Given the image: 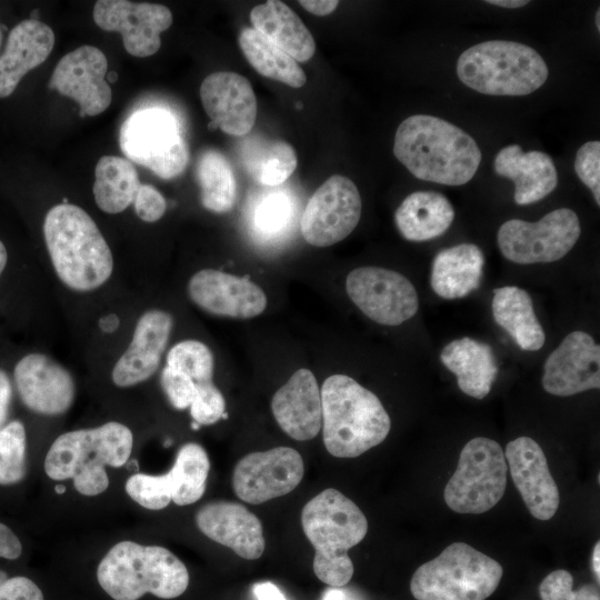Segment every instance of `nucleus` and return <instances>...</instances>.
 <instances>
[{
  "label": "nucleus",
  "mask_w": 600,
  "mask_h": 600,
  "mask_svg": "<svg viewBox=\"0 0 600 600\" xmlns=\"http://www.w3.org/2000/svg\"><path fill=\"white\" fill-rule=\"evenodd\" d=\"M393 153L416 178L446 186L466 184L481 162L471 136L429 114H414L399 124Z\"/></svg>",
  "instance_id": "1"
},
{
  "label": "nucleus",
  "mask_w": 600,
  "mask_h": 600,
  "mask_svg": "<svg viewBox=\"0 0 600 600\" xmlns=\"http://www.w3.org/2000/svg\"><path fill=\"white\" fill-rule=\"evenodd\" d=\"M43 234L56 273L70 289L94 290L110 278L111 250L93 219L80 207H52L44 218Z\"/></svg>",
  "instance_id": "2"
},
{
  "label": "nucleus",
  "mask_w": 600,
  "mask_h": 600,
  "mask_svg": "<svg viewBox=\"0 0 600 600\" xmlns=\"http://www.w3.org/2000/svg\"><path fill=\"white\" fill-rule=\"evenodd\" d=\"M320 394L323 443L333 457H359L389 434L391 420L381 401L354 379L330 376Z\"/></svg>",
  "instance_id": "3"
},
{
  "label": "nucleus",
  "mask_w": 600,
  "mask_h": 600,
  "mask_svg": "<svg viewBox=\"0 0 600 600\" xmlns=\"http://www.w3.org/2000/svg\"><path fill=\"white\" fill-rule=\"evenodd\" d=\"M301 526L314 548L317 578L330 587L346 586L353 576L348 550L368 532L363 512L339 490L327 488L306 503Z\"/></svg>",
  "instance_id": "4"
},
{
  "label": "nucleus",
  "mask_w": 600,
  "mask_h": 600,
  "mask_svg": "<svg viewBox=\"0 0 600 600\" xmlns=\"http://www.w3.org/2000/svg\"><path fill=\"white\" fill-rule=\"evenodd\" d=\"M133 446L131 430L116 421L59 436L47 452L44 471L52 480L72 479L74 489L88 497L109 486L106 466L120 468L129 460Z\"/></svg>",
  "instance_id": "5"
},
{
  "label": "nucleus",
  "mask_w": 600,
  "mask_h": 600,
  "mask_svg": "<svg viewBox=\"0 0 600 600\" xmlns=\"http://www.w3.org/2000/svg\"><path fill=\"white\" fill-rule=\"evenodd\" d=\"M97 579L114 600H138L146 593L173 599L187 590L189 572L184 563L163 547L121 541L101 559Z\"/></svg>",
  "instance_id": "6"
},
{
  "label": "nucleus",
  "mask_w": 600,
  "mask_h": 600,
  "mask_svg": "<svg viewBox=\"0 0 600 600\" xmlns=\"http://www.w3.org/2000/svg\"><path fill=\"white\" fill-rule=\"evenodd\" d=\"M457 74L467 87L490 96H526L548 79L542 57L531 47L509 40H489L463 51Z\"/></svg>",
  "instance_id": "7"
},
{
  "label": "nucleus",
  "mask_w": 600,
  "mask_h": 600,
  "mask_svg": "<svg viewBox=\"0 0 600 600\" xmlns=\"http://www.w3.org/2000/svg\"><path fill=\"white\" fill-rule=\"evenodd\" d=\"M502 574L498 561L458 541L414 571L410 591L417 600H486Z\"/></svg>",
  "instance_id": "8"
},
{
  "label": "nucleus",
  "mask_w": 600,
  "mask_h": 600,
  "mask_svg": "<svg viewBox=\"0 0 600 600\" xmlns=\"http://www.w3.org/2000/svg\"><path fill=\"white\" fill-rule=\"evenodd\" d=\"M119 146L129 161L148 168L161 179L180 176L189 162L179 123L163 108H144L131 113L120 128Z\"/></svg>",
  "instance_id": "9"
},
{
  "label": "nucleus",
  "mask_w": 600,
  "mask_h": 600,
  "mask_svg": "<svg viewBox=\"0 0 600 600\" xmlns=\"http://www.w3.org/2000/svg\"><path fill=\"white\" fill-rule=\"evenodd\" d=\"M507 461L500 444L477 437L466 443L458 466L444 487L447 506L464 514H480L492 509L503 497Z\"/></svg>",
  "instance_id": "10"
},
{
  "label": "nucleus",
  "mask_w": 600,
  "mask_h": 600,
  "mask_svg": "<svg viewBox=\"0 0 600 600\" xmlns=\"http://www.w3.org/2000/svg\"><path fill=\"white\" fill-rule=\"evenodd\" d=\"M581 228L577 213L556 209L537 222L511 219L501 224L497 241L502 256L519 264L562 259L576 244Z\"/></svg>",
  "instance_id": "11"
},
{
  "label": "nucleus",
  "mask_w": 600,
  "mask_h": 600,
  "mask_svg": "<svg viewBox=\"0 0 600 600\" xmlns=\"http://www.w3.org/2000/svg\"><path fill=\"white\" fill-rule=\"evenodd\" d=\"M361 210L362 201L354 182L333 174L309 199L300 219L301 234L311 246H332L354 230Z\"/></svg>",
  "instance_id": "12"
},
{
  "label": "nucleus",
  "mask_w": 600,
  "mask_h": 600,
  "mask_svg": "<svg viewBox=\"0 0 600 600\" xmlns=\"http://www.w3.org/2000/svg\"><path fill=\"white\" fill-rule=\"evenodd\" d=\"M346 290L369 319L383 326H399L419 308L413 284L401 273L380 267L352 270L347 276Z\"/></svg>",
  "instance_id": "13"
},
{
  "label": "nucleus",
  "mask_w": 600,
  "mask_h": 600,
  "mask_svg": "<svg viewBox=\"0 0 600 600\" xmlns=\"http://www.w3.org/2000/svg\"><path fill=\"white\" fill-rule=\"evenodd\" d=\"M301 454L289 447H276L241 458L232 473V488L239 499L260 504L291 492L302 480Z\"/></svg>",
  "instance_id": "14"
},
{
  "label": "nucleus",
  "mask_w": 600,
  "mask_h": 600,
  "mask_svg": "<svg viewBox=\"0 0 600 600\" xmlns=\"http://www.w3.org/2000/svg\"><path fill=\"white\" fill-rule=\"evenodd\" d=\"M93 20L104 31L121 33L128 53L146 58L160 49V33L173 19L170 9L162 4L99 0L93 7Z\"/></svg>",
  "instance_id": "15"
},
{
  "label": "nucleus",
  "mask_w": 600,
  "mask_h": 600,
  "mask_svg": "<svg viewBox=\"0 0 600 600\" xmlns=\"http://www.w3.org/2000/svg\"><path fill=\"white\" fill-rule=\"evenodd\" d=\"M108 61L93 46H81L61 58L49 81V88L71 98L80 106V116L94 117L111 103L112 91L106 81Z\"/></svg>",
  "instance_id": "16"
},
{
  "label": "nucleus",
  "mask_w": 600,
  "mask_h": 600,
  "mask_svg": "<svg viewBox=\"0 0 600 600\" xmlns=\"http://www.w3.org/2000/svg\"><path fill=\"white\" fill-rule=\"evenodd\" d=\"M541 383L559 397L599 389L600 346L587 332L569 333L546 359Z\"/></svg>",
  "instance_id": "17"
},
{
  "label": "nucleus",
  "mask_w": 600,
  "mask_h": 600,
  "mask_svg": "<svg viewBox=\"0 0 600 600\" xmlns=\"http://www.w3.org/2000/svg\"><path fill=\"white\" fill-rule=\"evenodd\" d=\"M190 299L202 310L220 317L251 319L267 307L263 290L247 277L203 269L188 283Z\"/></svg>",
  "instance_id": "18"
},
{
  "label": "nucleus",
  "mask_w": 600,
  "mask_h": 600,
  "mask_svg": "<svg viewBox=\"0 0 600 600\" xmlns=\"http://www.w3.org/2000/svg\"><path fill=\"white\" fill-rule=\"evenodd\" d=\"M504 458L530 514L542 521L551 519L560 494L541 447L529 437H519L507 444Z\"/></svg>",
  "instance_id": "19"
},
{
  "label": "nucleus",
  "mask_w": 600,
  "mask_h": 600,
  "mask_svg": "<svg viewBox=\"0 0 600 600\" xmlns=\"http://www.w3.org/2000/svg\"><path fill=\"white\" fill-rule=\"evenodd\" d=\"M14 382L24 406L37 413L61 414L74 400L69 371L42 353L27 354L17 363Z\"/></svg>",
  "instance_id": "20"
},
{
  "label": "nucleus",
  "mask_w": 600,
  "mask_h": 600,
  "mask_svg": "<svg viewBox=\"0 0 600 600\" xmlns=\"http://www.w3.org/2000/svg\"><path fill=\"white\" fill-rule=\"evenodd\" d=\"M202 106L211 123L223 132L242 137L257 119V98L243 76L220 71L207 76L200 86Z\"/></svg>",
  "instance_id": "21"
},
{
  "label": "nucleus",
  "mask_w": 600,
  "mask_h": 600,
  "mask_svg": "<svg viewBox=\"0 0 600 600\" xmlns=\"http://www.w3.org/2000/svg\"><path fill=\"white\" fill-rule=\"evenodd\" d=\"M196 522L204 536L243 559L256 560L264 551L262 523L241 503L226 500L207 503L198 510Z\"/></svg>",
  "instance_id": "22"
},
{
  "label": "nucleus",
  "mask_w": 600,
  "mask_h": 600,
  "mask_svg": "<svg viewBox=\"0 0 600 600\" xmlns=\"http://www.w3.org/2000/svg\"><path fill=\"white\" fill-rule=\"evenodd\" d=\"M172 326V316L162 310H149L140 317L129 347L113 367L116 386H134L158 370Z\"/></svg>",
  "instance_id": "23"
},
{
  "label": "nucleus",
  "mask_w": 600,
  "mask_h": 600,
  "mask_svg": "<svg viewBox=\"0 0 600 600\" xmlns=\"http://www.w3.org/2000/svg\"><path fill=\"white\" fill-rule=\"evenodd\" d=\"M271 410L289 437L298 441L313 439L322 426L321 394L313 373L297 370L273 394Z\"/></svg>",
  "instance_id": "24"
},
{
  "label": "nucleus",
  "mask_w": 600,
  "mask_h": 600,
  "mask_svg": "<svg viewBox=\"0 0 600 600\" xmlns=\"http://www.w3.org/2000/svg\"><path fill=\"white\" fill-rule=\"evenodd\" d=\"M54 41L52 29L40 20H23L10 31L0 57V98L12 94L20 80L46 61Z\"/></svg>",
  "instance_id": "25"
},
{
  "label": "nucleus",
  "mask_w": 600,
  "mask_h": 600,
  "mask_svg": "<svg viewBox=\"0 0 600 600\" xmlns=\"http://www.w3.org/2000/svg\"><path fill=\"white\" fill-rule=\"evenodd\" d=\"M498 176L514 183V202L527 206L538 202L550 194L558 184L556 166L544 152H523L518 144L502 148L493 162Z\"/></svg>",
  "instance_id": "26"
},
{
  "label": "nucleus",
  "mask_w": 600,
  "mask_h": 600,
  "mask_svg": "<svg viewBox=\"0 0 600 600\" xmlns=\"http://www.w3.org/2000/svg\"><path fill=\"white\" fill-rule=\"evenodd\" d=\"M440 360L457 377L459 389L467 396L483 399L490 392L498 366L487 343L469 337L456 339L444 346Z\"/></svg>",
  "instance_id": "27"
},
{
  "label": "nucleus",
  "mask_w": 600,
  "mask_h": 600,
  "mask_svg": "<svg viewBox=\"0 0 600 600\" xmlns=\"http://www.w3.org/2000/svg\"><path fill=\"white\" fill-rule=\"evenodd\" d=\"M250 20L254 30L297 62H307L313 57L316 42L311 32L284 2L268 0L256 6Z\"/></svg>",
  "instance_id": "28"
},
{
  "label": "nucleus",
  "mask_w": 600,
  "mask_h": 600,
  "mask_svg": "<svg viewBox=\"0 0 600 600\" xmlns=\"http://www.w3.org/2000/svg\"><path fill=\"white\" fill-rule=\"evenodd\" d=\"M484 256L473 243H460L437 253L432 262L430 284L443 299H459L479 288Z\"/></svg>",
  "instance_id": "29"
},
{
  "label": "nucleus",
  "mask_w": 600,
  "mask_h": 600,
  "mask_svg": "<svg viewBox=\"0 0 600 600\" xmlns=\"http://www.w3.org/2000/svg\"><path fill=\"white\" fill-rule=\"evenodd\" d=\"M454 219L451 202L440 192L410 193L394 213L396 226L409 241H427L443 234Z\"/></svg>",
  "instance_id": "30"
},
{
  "label": "nucleus",
  "mask_w": 600,
  "mask_h": 600,
  "mask_svg": "<svg viewBox=\"0 0 600 600\" xmlns=\"http://www.w3.org/2000/svg\"><path fill=\"white\" fill-rule=\"evenodd\" d=\"M491 310L494 321L526 351L541 349L544 331L534 313L530 294L516 286L493 290Z\"/></svg>",
  "instance_id": "31"
},
{
  "label": "nucleus",
  "mask_w": 600,
  "mask_h": 600,
  "mask_svg": "<svg viewBox=\"0 0 600 600\" xmlns=\"http://www.w3.org/2000/svg\"><path fill=\"white\" fill-rule=\"evenodd\" d=\"M240 157L247 173L258 183L276 187L296 170L297 153L281 139L252 136L242 142Z\"/></svg>",
  "instance_id": "32"
},
{
  "label": "nucleus",
  "mask_w": 600,
  "mask_h": 600,
  "mask_svg": "<svg viewBox=\"0 0 600 600\" xmlns=\"http://www.w3.org/2000/svg\"><path fill=\"white\" fill-rule=\"evenodd\" d=\"M140 184L138 172L127 158L103 156L96 164L92 190L103 212L124 211L133 202Z\"/></svg>",
  "instance_id": "33"
},
{
  "label": "nucleus",
  "mask_w": 600,
  "mask_h": 600,
  "mask_svg": "<svg viewBox=\"0 0 600 600\" xmlns=\"http://www.w3.org/2000/svg\"><path fill=\"white\" fill-rule=\"evenodd\" d=\"M238 41L248 62L261 76L292 88L306 83L307 76L298 62L253 28L242 29Z\"/></svg>",
  "instance_id": "34"
},
{
  "label": "nucleus",
  "mask_w": 600,
  "mask_h": 600,
  "mask_svg": "<svg viewBox=\"0 0 600 600\" xmlns=\"http://www.w3.org/2000/svg\"><path fill=\"white\" fill-rule=\"evenodd\" d=\"M197 179L202 206L212 212L230 211L237 201L238 187L229 160L216 149L204 150L197 161Z\"/></svg>",
  "instance_id": "35"
},
{
  "label": "nucleus",
  "mask_w": 600,
  "mask_h": 600,
  "mask_svg": "<svg viewBox=\"0 0 600 600\" xmlns=\"http://www.w3.org/2000/svg\"><path fill=\"white\" fill-rule=\"evenodd\" d=\"M210 461L206 450L198 443L183 444L170 469L171 500L178 506L197 502L206 491Z\"/></svg>",
  "instance_id": "36"
},
{
  "label": "nucleus",
  "mask_w": 600,
  "mask_h": 600,
  "mask_svg": "<svg viewBox=\"0 0 600 600\" xmlns=\"http://www.w3.org/2000/svg\"><path fill=\"white\" fill-rule=\"evenodd\" d=\"M167 366L183 372L196 383L212 381L213 354L201 341L189 339L174 344L167 354Z\"/></svg>",
  "instance_id": "37"
},
{
  "label": "nucleus",
  "mask_w": 600,
  "mask_h": 600,
  "mask_svg": "<svg viewBox=\"0 0 600 600\" xmlns=\"http://www.w3.org/2000/svg\"><path fill=\"white\" fill-rule=\"evenodd\" d=\"M26 474V430L14 420L0 429V484H13Z\"/></svg>",
  "instance_id": "38"
},
{
  "label": "nucleus",
  "mask_w": 600,
  "mask_h": 600,
  "mask_svg": "<svg viewBox=\"0 0 600 600\" xmlns=\"http://www.w3.org/2000/svg\"><path fill=\"white\" fill-rule=\"evenodd\" d=\"M292 201L282 192H271L261 197L252 212L254 231L271 238L281 234L292 219Z\"/></svg>",
  "instance_id": "39"
},
{
  "label": "nucleus",
  "mask_w": 600,
  "mask_h": 600,
  "mask_svg": "<svg viewBox=\"0 0 600 600\" xmlns=\"http://www.w3.org/2000/svg\"><path fill=\"white\" fill-rule=\"evenodd\" d=\"M128 496L149 510H161L171 501V481L169 473L152 476L136 473L126 482Z\"/></svg>",
  "instance_id": "40"
},
{
  "label": "nucleus",
  "mask_w": 600,
  "mask_h": 600,
  "mask_svg": "<svg viewBox=\"0 0 600 600\" xmlns=\"http://www.w3.org/2000/svg\"><path fill=\"white\" fill-rule=\"evenodd\" d=\"M197 394L190 414L198 424L209 426L219 421L226 412V401L212 381L196 383Z\"/></svg>",
  "instance_id": "41"
},
{
  "label": "nucleus",
  "mask_w": 600,
  "mask_h": 600,
  "mask_svg": "<svg viewBox=\"0 0 600 600\" xmlns=\"http://www.w3.org/2000/svg\"><path fill=\"white\" fill-rule=\"evenodd\" d=\"M574 170L578 178L591 190L598 206H600V142L588 141L582 144L576 154Z\"/></svg>",
  "instance_id": "42"
},
{
  "label": "nucleus",
  "mask_w": 600,
  "mask_h": 600,
  "mask_svg": "<svg viewBox=\"0 0 600 600\" xmlns=\"http://www.w3.org/2000/svg\"><path fill=\"white\" fill-rule=\"evenodd\" d=\"M160 382L173 408L183 410L191 406L197 394V386L190 377L166 366L161 372Z\"/></svg>",
  "instance_id": "43"
},
{
  "label": "nucleus",
  "mask_w": 600,
  "mask_h": 600,
  "mask_svg": "<svg viewBox=\"0 0 600 600\" xmlns=\"http://www.w3.org/2000/svg\"><path fill=\"white\" fill-rule=\"evenodd\" d=\"M132 203L137 216L146 222L158 221L167 209L164 197L151 184H140Z\"/></svg>",
  "instance_id": "44"
},
{
  "label": "nucleus",
  "mask_w": 600,
  "mask_h": 600,
  "mask_svg": "<svg viewBox=\"0 0 600 600\" xmlns=\"http://www.w3.org/2000/svg\"><path fill=\"white\" fill-rule=\"evenodd\" d=\"M573 578L564 569L554 570L540 583L539 593L541 600H572Z\"/></svg>",
  "instance_id": "45"
},
{
  "label": "nucleus",
  "mask_w": 600,
  "mask_h": 600,
  "mask_svg": "<svg viewBox=\"0 0 600 600\" xmlns=\"http://www.w3.org/2000/svg\"><path fill=\"white\" fill-rule=\"evenodd\" d=\"M0 600H43L40 588L27 577L8 578L0 586Z\"/></svg>",
  "instance_id": "46"
},
{
  "label": "nucleus",
  "mask_w": 600,
  "mask_h": 600,
  "mask_svg": "<svg viewBox=\"0 0 600 600\" xmlns=\"http://www.w3.org/2000/svg\"><path fill=\"white\" fill-rule=\"evenodd\" d=\"M22 552V546L16 533L4 523L0 522V558L17 559ZM8 579V574L0 570V586Z\"/></svg>",
  "instance_id": "47"
},
{
  "label": "nucleus",
  "mask_w": 600,
  "mask_h": 600,
  "mask_svg": "<svg viewBox=\"0 0 600 600\" xmlns=\"http://www.w3.org/2000/svg\"><path fill=\"white\" fill-rule=\"evenodd\" d=\"M301 7L314 16H327L333 12L339 1L337 0H301Z\"/></svg>",
  "instance_id": "48"
},
{
  "label": "nucleus",
  "mask_w": 600,
  "mask_h": 600,
  "mask_svg": "<svg viewBox=\"0 0 600 600\" xmlns=\"http://www.w3.org/2000/svg\"><path fill=\"white\" fill-rule=\"evenodd\" d=\"M11 399V383L7 373L0 369V427L4 422Z\"/></svg>",
  "instance_id": "49"
},
{
  "label": "nucleus",
  "mask_w": 600,
  "mask_h": 600,
  "mask_svg": "<svg viewBox=\"0 0 600 600\" xmlns=\"http://www.w3.org/2000/svg\"><path fill=\"white\" fill-rule=\"evenodd\" d=\"M253 593L257 600H287L280 589L269 581L254 584Z\"/></svg>",
  "instance_id": "50"
},
{
  "label": "nucleus",
  "mask_w": 600,
  "mask_h": 600,
  "mask_svg": "<svg viewBox=\"0 0 600 600\" xmlns=\"http://www.w3.org/2000/svg\"><path fill=\"white\" fill-rule=\"evenodd\" d=\"M321 600H359L351 591L341 587H330L327 589Z\"/></svg>",
  "instance_id": "51"
},
{
  "label": "nucleus",
  "mask_w": 600,
  "mask_h": 600,
  "mask_svg": "<svg viewBox=\"0 0 600 600\" xmlns=\"http://www.w3.org/2000/svg\"><path fill=\"white\" fill-rule=\"evenodd\" d=\"M572 600H600L599 588L596 584H584L573 591Z\"/></svg>",
  "instance_id": "52"
},
{
  "label": "nucleus",
  "mask_w": 600,
  "mask_h": 600,
  "mask_svg": "<svg viewBox=\"0 0 600 600\" xmlns=\"http://www.w3.org/2000/svg\"><path fill=\"white\" fill-rule=\"evenodd\" d=\"M120 320L116 314H108L99 320L100 329L106 333L116 331L119 327Z\"/></svg>",
  "instance_id": "53"
},
{
  "label": "nucleus",
  "mask_w": 600,
  "mask_h": 600,
  "mask_svg": "<svg viewBox=\"0 0 600 600\" xmlns=\"http://www.w3.org/2000/svg\"><path fill=\"white\" fill-rule=\"evenodd\" d=\"M489 4H494L503 8H520L526 6L529 1L523 0H487Z\"/></svg>",
  "instance_id": "54"
},
{
  "label": "nucleus",
  "mask_w": 600,
  "mask_h": 600,
  "mask_svg": "<svg viewBox=\"0 0 600 600\" xmlns=\"http://www.w3.org/2000/svg\"><path fill=\"white\" fill-rule=\"evenodd\" d=\"M599 554H600V542H597L593 549V554H592V568H593V572L597 577L598 582L600 580Z\"/></svg>",
  "instance_id": "55"
},
{
  "label": "nucleus",
  "mask_w": 600,
  "mask_h": 600,
  "mask_svg": "<svg viewBox=\"0 0 600 600\" xmlns=\"http://www.w3.org/2000/svg\"><path fill=\"white\" fill-rule=\"evenodd\" d=\"M7 260H8L7 249H6L4 244H3V242L0 241V276H1L2 271L6 268Z\"/></svg>",
  "instance_id": "56"
},
{
  "label": "nucleus",
  "mask_w": 600,
  "mask_h": 600,
  "mask_svg": "<svg viewBox=\"0 0 600 600\" xmlns=\"http://www.w3.org/2000/svg\"><path fill=\"white\" fill-rule=\"evenodd\" d=\"M106 77L108 78L109 81H111V83H112V82H116L117 79H118V76H117V73H116L114 71L110 72V73H109L108 76H106Z\"/></svg>",
  "instance_id": "57"
},
{
  "label": "nucleus",
  "mask_w": 600,
  "mask_h": 600,
  "mask_svg": "<svg viewBox=\"0 0 600 600\" xmlns=\"http://www.w3.org/2000/svg\"><path fill=\"white\" fill-rule=\"evenodd\" d=\"M596 26H597V29L600 30V10L599 9L596 12Z\"/></svg>",
  "instance_id": "58"
},
{
  "label": "nucleus",
  "mask_w": 600,
  "mask_h": 600,
  "mask_svg": "<svg viewBox=\"0 0 600 600\" xmlns=\"http://www.w3.org/2000/svg\"><path fill=\"white\" fill-rule=\"evenodd\" d=\"M56 491H57L58 493H62V492H64V487H63V486H57V487H56Z\"/></svg>",
  "instance_id": "59"
},
{
  "label": "nucleus",
  "mask_w": 600,
  "mask_h": 600,
  "mask_svg": "<svg viewBox=\"0 0 600 600\" xmlns=\"http://www.w3.org/2000/svg\"><path fill=\"white\" fill-rule=\"evenodd\" d=\"M199 426H200V424H198L197 422H193V423L191 424V428L194 429V430H198V429H199Z\"/></svg>",
  "instance_id": "60"
},
{
  "label": "nucleus",
  "mask_w": 600,
  "mask_h": 600,
  "mask_svg": "<svg viewBox=\"0 0 600 600\" xmlns=\"http://www.w3.org/2000/svg\"><path fill=\"white\" fill-rule=\"evenodd\" d=\"M1 42H2V31H1V27H0V47H1Z\"/></svg>",
  "instance_id": "61"
}]
</instances>
